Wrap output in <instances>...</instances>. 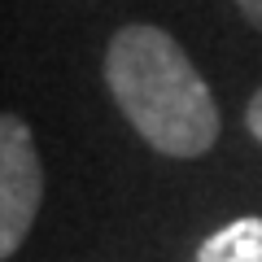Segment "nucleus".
<instances>
[{
	"label": "nucleus",
	"mask_w": 262,
	"mask_h": 262,
	"mask_svg": "<svg viewBox=\"0 0 262 262\" xmlns=\"http://www.w3.org/2000/svg\"><path fill=\"white\" fill-rule=\"evenodd\" d=\"M39 196H44V166L31 127L18 114H0V262L22 249L39 214Z\"/></svg>",
	"instance_id": "obj_2"
},
{
	"label": "nucleus",
	"mask_w": 262,
	"mask_h": 262,
	"mask_svg": "<svg viewBox=\"0 0 262 262\" xmlns=\"http://www.w3.org/2000/svg\"><path fill=\"white\" fill-rule=\"evenodd\" d=\"M245 127H249V136H253V140H262V88L253 92L249 110H245Z\"/></svg>",
	"instance_id": "obj_4"
},
{
	"label": "nucleus",
	"mask_w": 262,
	"mask_h": 262,
	"mask_svg": "<svg viewBox=\"0 0 262 262\" xmlns=\"http://www.w3.org/2000/svg\"><path fill=\"white\" fill-rule=\"evenodd\" d=\"M105 83L149 149L166 158H201L214 149L219 110L210 83L162 27H122L105 48Z\"/></svg>",
	"instance_id": "obj_1"
},
{
	"label": "nucleus",
	"mask_w": 262,
	"mask_h": 262,
	"mask_svg": "<svg viewBox=\"0 0 262 262\" xmlns=\"http://www.w3.org/2000/svg\"><path fill=\"white\" fill-rule=\"evenodd\" d=\"M232 5L253 22V27H262V0H232Z\"/></svg>",
	"instance_id": "obj_5"
},
{
	"label": "nucleus",
	"mask_w": 262,
	"mask_h": 262,
	"mask_svg": "<svg viewBox=\"0 0 262 262\" xmlns=\"http://www.w3.org/2000/svg\"><path fill=\"white\" fill-rule=\"evenodd\" d=\"M196 262H262V219H232L214 236L201 241Z\"/></svg>",
	"instance_id": "obj_3"
}]
</instances>
